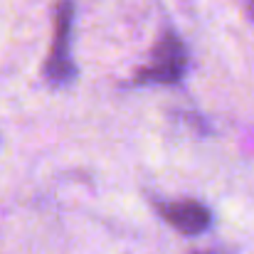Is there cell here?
<instances>
[{"mask_svg": "<svg viewBox=\"0 0 254 254\" xmlns=\"http://www.w3.org/2000/svg\"><path fill=\"white\" fill-rule=\"evenodd\" d=\"M74 27V5L72 0H60L55 7V42L45 64V77L52 86H69L77 79V67L69 55Z\"/></svg>", "mask_w": 254, "mask_h": 254, "instance_id": "obj_2", "label": "cell"}, {"mask_svg": "<svg viewBox=\"0 0 254 254\" xmlns=\"http://www.w3.org/2000/svg\"><path fill=\"white\" fill-rule=\"evenodd\" d=\"M250 12H252V17H254V0H250Z\"/></svg>", "mask_w": 254, "mask_h": 254, "instance_id": "obj_5", "label": "cell"}, {"mask_svg": "<svg viewBox=\"0 0 254 254\" xmlns=\"http://www.w3.org/2000/svg\"><path fill=\"white\" fill-rule=\"evenodd\" d=\"M158 215L173 225L183 235H202L212 225L210 210L197 202V200H168V202H156Z\"/></svg>", "mask_w": 254, "mask_h": 254, "instance_id": "obj_3", "label": "cell"}, {"mask_svg": "<svg viewBox=\"0 0 254 254\" xmlns=\"http://www.w3.org/2000/svg\"><path fill=\"white\" fill-rule=\"evenodd\" d=\"M195 254H235V252H230L225 247H215V250H205V252H195Z\"/></svg>", "mask_w": 254, "mask_h": 254, "instance_id": "obj_4", "label": "cell"}, {"mask_svg": "<svg viewBox=\"0 0 254 254\" xmlns=\"http://www.w3.org/2000/svg\"><path fill=\"white\" fill-rule=\"evenodd\" d=\"M188 47L185 42L170 30L161 37V42L156 45L151 62L143 64L136 77L131 79L133 86H146V84H175L185 77L188 72Z\"/></svg>", "mask_w": 254, "mask_h": 254, "instance_id": "obj_1", "label": "cell"}]
</instances>
